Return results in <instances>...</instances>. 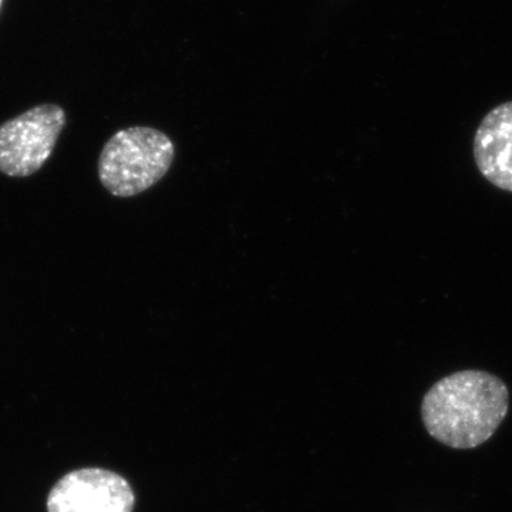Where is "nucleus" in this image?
Masks as SVG:
<instances>
[{
	"label": "nucleus",
	"mask_w": 512,
	"mask_h": 512,
	"mask_svg": "<svg viewBox=\"0 0 512 512\" xmlns=\"http://www.w3.org/2000/svg\"><path fill=\"white\" fill-rule=\"evenodd\" d=\"M510 409V392L500 377L463 370L440 379L421 402L427 433L457 450L480 447L494 436Z\"/></svg>",
	"instance_id": "nucleus-1"
},
{
	"label": "nucleus",
	"mask_w": 512,
	"mask_h": 512,
	"mask_svg": "<svg viewBox=\"0 0 512 512\" xmlns=\"http://www.w3.org/2000/svg\"><path fill=\"white\" fill-rule=\"evenodd\" d=\"M174 156V143L163 131L146 126L126 128L114 134L101 151V184L114 197H134L167 174Z\"/></svg>",
	"instance_id": "nucleus-2"
},
{
	"label": "nucleus",
	"mask_w": 512,
	"mask_h": 512,
	"mask_svg": "<svg viewBox=\"0 0 512 512\" xmlns=\"http://www.w3.org/2000/svg\"><path fill=\"white\" fill-rule=\"evenodd\" d=\"M66 124L57 104H40L0 126V173L29 177L49 160Z\"/></svg>",
	"instance_id": "nucleus-3"
},
{
	"label": "nucleus",
	"mask_w": 512,
	"mask_h": 512,
	"mask_svg": "<svg viewBox=\"0 0 512 512\" xmlns=\"http://www.w3.org/2000/svg\"><path fill=\"white\" fill-rule=\"evenodd\" d=\"M136 495L126 478L101 470L83 468L67 474L50 491L49 512H133Z\"/></svg>",
	"instance_id": "nucleus-4"
},
{
	"label": "nucleus",
	"mask_w": 512,
	"mask_h": 512,
	"mask_svg": "<svg viewBox=\"0 0 512 512\" xmlns=\"http://www.w3.org/2000/svg\"><path fill=\"white\" fill-rule=\"evenodd\" d=\"M478 171L494 187L512 192V101L494 107L474 137Z\"/></svg>",
	"instance_id": "nucleus-5"
},
{
	"label": "nucleus",
	"mask_w": 512,
	"mask_h": 512,
	"mask_svg": "<svg viewBox=\"0 0 512 512\" xmlns=\"http://www.w3.org/2000/svg\"><path fill=\"white\" fill-rule=\"evenodd\" d=\"M2 2H3V0H0V8H2Z\"/></svg>",
	"instance_id": "nucleus-6"
}]
</instances>
